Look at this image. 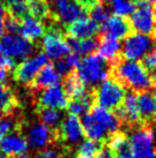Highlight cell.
Listing matches in <instances>:
<instances>
[{
  "label": "cell",
  "instance_id": "1",
  "mask_svg": "<svg viewBox=\"0 0 156 158\" xmlns=\"http://www.w3.org/2000/svg\"><path fill=\"white\" fill-rule=\"evenodd\" d=\"M110 76L135 92L148 91L155 87L153 75L141 62L127 60L123 57L110 65Z\"/></svg>",
  "mask_w": 156,
  "mask_h": 158
},
{
  "label": "cell",
  "instance_id": "2",
  "mask_svg": "<svg viewBox=\"0 0 156 158\" xmlns=\"http://www.w3.org/2000/svg\"><path fill=\"white\" fill-rule=\"evenodd\" d=\"M127 139L130 144V158H156L155 136L150 127H132Z\"/></svg>",
  "mask_w": 156,
  "mask_h": 158
},
{
  "label": "cell",
  "instance_id": "3",
  "mask_svg": "<svg viewBox=\"0 0 156 158\" xmlns=\"http://www.w3.org/2000/svg\"><path fill=\"white\" fill-rule=\"evenodd\" d=\"M76 73L86 85H96L108 79L110 65L99 54H88L79 62Z\"/></svg>",
  "mask_w": 156,
  "mask_h": 158
},
{
  "label": "cell",
  "instance_id": "4",
  "mask_svg": "<svg viewBox=\"0 0 156 158\" xmlns=\"http://www.w3.org/2000/svg\"><path fill=\"white\" fill-rule=\"evenodd\" d=\"M156 48V37L140 32L129 34L122 45V57L127 60L139 61Z\"/></svg>",
  "mask_w": 156,
  "mask_h": 158
},
{
  "label": "cell",
  "instance_id": "5",
  "mask_svg": "<svg viewBox=\"0 0 156 158\" xmlns=\"http://www.w3.org/2000/svg\"><path fill=\"white\" fill-rule=\"evenodd\" d=\"M125 94V88L117 80L110 76L94 89V99L101 107L115 111L122 105Z\"/></svg>",
  "mask_w": 156,
  "mask_h": 158
},
{
  "label": "cell",
  "instance_id": "6",
  "mask_svg": "<svg viewBox=\"0 0 156 158\" xmlns=\"http://www.w3.org/2000/svg\"><path fill=\"white\" fill-rule=\"evenodd\" d=\"M41 48L47 58L55 61L63 59L70 53V48L64 32L61 30V28L55 27L54 24L49 27L48 31L43 36Z\"/></svg>",
  "mask_w": 156,
  "mask_h": 158
},
{
  "label": "cell",
  "instance_id": "7",
  "mask_svg": "<svg viewBox=\"0 0 156 158\" xmlns=\"http://www.w3.org/2000/svg\"><path fill=\"white\" fill-rule=\"evenodd\" d=\"M130 16L131 28L137 32L145 35H152L155 32L156 8L148 1H138V5Z\"/></svg>",
  "mask_w": 156,
  "mask_h": 158
},
{
  "label": "cell",
  "instance_id": "8",
  "mask_svg": "<svg viewBox=\"0 0 156 158\" xmlns=\"http://www.w3.org/2000/svg\"><path fill=\"white\" fill-rule=\"evenodd\" d=\"M84 135L85 133L79 118L77 115L69 114L57 131V141L62 142L64 148L70 149L80 143L84 139Z\"/></svg>",
  "mask_w": 156,
  "mask_h": 158
},
{
  "label": "cell",
  "instance_id": "9",
  "mask_svg": "<svg viewBox=\"0 0 156 158\" xmlns=\"http://www.w3.org/2000/svg\"><path fill=\"white\" fill-rule=\"evenodd\" d=\"M1 45L5 56L13 59L15 62L16 60L26 59L36 48L35 43L23 38L22 36L10 35V34H7L2 37Z\"/></svg>",
  "mask_w": 156,
  "mask_h": 158
},
{
  "label": "cell",
  "instance_id": "10",
  "mask_svg": "<svg viewBox=\"0 0 156 158\" xmlns=\"http://www.w3.org/2000/svg\"><path fill=\"white\" fill-rule=\"evenodd\" d=\"M48 64V58L44 52H39L30 58H26L15 67L14 80L22 84H29L38 74V72Z\"/></svg>",
  "mask_w": 156,
  "mask_h": 158
},
{
  "label": "cell",
  "instance_id": "11",
  "mask_svg": "<svg viewBox=\"0 0 156 158\" xmlns=\"http://www.w3.org/2000/svg\"><path fill=\"white\" fill-rule=\"evenodd\" d=\"M55 13L53 18L62 26H69L70 23L84 16H87V10L76 0H53Z\"/></svg>",
  "mask_w": 156,
  "mask_h": 158
},
{
  "label": "cell",
  "instance_id": "12",
  "mask_svg": "<svg viewBox=\"0 0 156 158\" xmlns=\"http://www.w3.org/2000/svg\"><path fill=\"white\" fill-rule=\"evenodd\" d=\"M25 140L29 148L32 150H43L53 145L57 141V131H53L46 125L39 123H33L26 132Z\"/></svg>",
  "mask_w": 156,
  "mask_h": 158
},
{
  "label": "cell",
  "instance_id": "13",
  "mask_svg": "<svg viewBox=\"0 0 156 158\" xmlns=\"http://www.w3.org/2000/svg\"><path fill=\"white\" fill-rule=\"evenodd\" d=\"M36 99L37 109H54V110H64L68 107L69 98L65 94L64 89L61 85H53L44 89Z\"/></svg>",
  "mask_w": 156,
  "mask_h": 158
},
{
  "label": "cell",
  "instance_id": "14",
  "mask_svg": "<svg viewBox=\"0 0 156 158\" xmlns=\"http://www.w3.org/2000/svg\"><path fill=\"white\" fill-rule=\"evenodd\" d=\"M122 123H125L127 127H135L139 126L141 121L140 112L138 106V97L135 91L131 90L130 92L125 94L123 103L119 107L114 111Z\"/></svg>",
  "mask_w": 156,
  "mask_h": 158
},
{
  "label": "cell",
  "instance_id": "15",
  "mask_svg": "<svg viewBox=\"0 0 156 158\" xmlns=\"http://www.w3.org/2000/svg\"><path fill=\"white\" fill-rule=\"evenodd\" d=\"M131 24L130 21L126 20V18H122V16H109L108 20L100 27V31H101V36L104 37H109L113 40H124L126 36L130 34L131 31Z\"/></svg>",
  "mask_w": 156,
  "mask_h": 158
},
{
  "label": "cell",
  "instance_id": "16",
  "mask_svg": "<svg viewBox=\"0 0 156 158\" xmlns=\"http://www.w3.org/2000/svg\"><path fill=\"white\" fill-rule=\"evenodd\" d=\"M88 112L93 117V119L108 133L109 135H113L115 133L119 132L122 123L118 119V117L115 114V112L103 109L99 105H93Z\"/></svg>",
  "mask_w": 156,
  "mask_h": 158
},
{
  "label": "cell",
  "instance_id": "17",
  "mask_svg": "<svg viewBox=\"0 0 156 158\" xmlns=\"http://www.w3.org/2000/svg\"><path fill=\"white\" fill-rule=\"evenodd\" d=\"M61 81V75L57 73L53 65H45L35 76V79L29 84V88L32 92L41 91L53 85H57Z\"/></svg>",
  "mask_w": 156,
  "mask_h": 158
},
{
  "label": "cell",
  "instance_id": "18",
  "mask_svg": "<svg viewBox=\"0 0 156 158\" xmlns=\"http://www.w3.org/2000/svg\"><path fill=\"white\" fill-rule=\"evenodd\" d=\"M99 31L100 27L93 20L88 19L87 16L78 19L75 22L67 26V34H68V36L72 37V38H77V40L94 37Z\"/></svg>",
  "mask_w": 156,
  "mask_h": 158
},
{
  "label": "cell",
  "instance_id": "19",
  "mask_svg": "<svg viewBox=\"0 0 156 158\" xmlns=\"http://www.w3.org/2000/svg\"><path fill=\"white\" fill-rule=\"evenodd\" d=\"M0 148L5 155L12 158L24 154L29 149V145H28L24 135L21 132H14L7 134L5 137L1 139Z\"/></svg>",
  "mask_w": 156,
  "mask_h": 158
},
{
  "label": "cell",
  "instance_id": "20",
  "mask_svg": "<svg viewBox=\"0 0 156 158\" xmlns=\"http://www.w3.org/2000/svg\"><path fill=\"white\" fill-rule=\"evenodd\" d=\"M62 88L64 89L67 96L70 99L82 98L91 91V90H88L86 84L84 83L80 80V77L77 75L76 70H72L67 75H64Z\"/></svg>",
  "mask_w": 156,
  "mask_h": 158
},
{
  "label": "cell",
  "instance_id": "21",
  "mask_svg": "<svg viewBox=\"0 0 156 158\" xmlns=\"http://www.w3.org/2000/svg\"><path fill=\"white\" fill-rule=\"evenodd\" d=\"M20 32L23 38L33 43L36 40H40L45 35V26L33 16L26 15L25 18L21 20Z\"/></svg>",
  "mask_w": 156,
  "mask_h": 158
},
{
  "label": "cell",
  "instance_id": "22",
  "mask_svg": "<svg viewBox=\"0 0 156 158\" xmlns=\"http://www.w3.org/2000/svg\"><path fill=\"white\" fill-rule=\"evenodd\" d=\"M122 45L119 44V40H113L109 37L101 36L100 37L99 46H98V52L101 58H103L109 65L117 61L121 56Z\"/></svg>",
  "mask_w": 156,
  "mask_h": 158
},
{
  "label": "cell",
  "instance_id": "23",
  "mask_svg": "<svg viewBox=\"0 0 156 158\" xmlns=\"http://www.w3.org/2000/svg\"><path fill=\"white\" fill-rule=\"evenodd\" d=\"M67 42L70 48V51L78 54V56H88L93 54L94 51L98 50L100 42V37H90V38H84V40H77L67 36Z\"/></svg>",
  "mask_w": 156,
  "mask_h": 158
},
{
  "label": "cell",
  "instance_id": "24",
  "mask_svg": "<svg viewBox=\"0 0 156 158\" xmlns=\"http://www.w3.org/2000/svg\"><path fill=\"white\" fill-rule=\"evenodd\" d=\"M138 97V106L141 120L152 121L156 117L155 98L149 91H141L137 94Z\"/></svg>",
  "mask_w": 156,
  "mask_h": 158
},
{
  "label": "cell",
  "instance_id": "25",
  "mask_svg": "<svg viewBox=\"0 0 156 158\" xmlns=\"http://www.w3.org/2000/svg\"><path fill=\"white\" fill-rule=\"evenodd\" d=\"M106 145L109 148L114 156H123L130 158V144L127 135L122 132H117L110 136Z\"/></svg>",
  "mask_w": 156,
  "mask_h": 158
},
{
  "label": "cell",
  "instance_id": "26",
  "mask_svg": "<svg viewBox=\"0 0 156 158\" xmlns=\"http://www.w3.org/2000/svg\"><path fill=\"white\" fill-rule=\"evenodd\" d=\"M18 110V101L7 83L0 82V115L13 113Z\"/></svg>",
  "mask_w": 156,
  "mask_h": 158
},
{
  "label": "cell",
  "instance_id": "27",
  "mask_svg": "<svg viewBox=\"0 0 156 158\" xmlns=\"http://www.w3.org/2000/svg\"><path fill=\"white\" fill-rule=\"evenodd\" d=\"M26 2H28L29 13L31 14V16L39 20L44 26H45V22L49 19L54 20L52 10L46 0H26Z\"/></svg>",
  "mask_w": 156,
  "mask_h": 158
},
{
  "label": "cell",
  "instance_id": "28",
  "mask_svg": "<svg viewBox=\"0 0 156 158\" xmlns=\"http://www.w3.org/2000/svg\"><path fill=\"white\" fill-rule=\"evenodd\" d=\"M37 114L40 123L46 125L53 131H57L63 121V113L54 109H37Z\"/></svg>",
  "mask_w": 156,
  "mask_h": 158
},
{
  "label": "cell",
  "instance_id": "29",
  "mask_svg": "<svg viewBox=\"0 0 156 158\" xmlns=\"http://www.w3.org/2000/svg\"><path fill=\"white\" fill-rule=\"evenodd\" d=\"M86 10L87 14H90V19L93 20L99 27L102 26L109 18V12L107 6L103 2H100V1H96Z\"/></svg>",
  "mask_w": 156,
  "mask_h": 158
},
{
  "label": "cell",
  "instance_id": "30",
  "mask_svg": "<svg viewBox=\"0 0 156 158\" xmlns=\"http://www.w3.org/2000/svg\"><path fill=\"white\" fill-rule=\"evenodd\" d=\"M102 143L93 140H85L78 145L76 158H96L98 151L101 149Z\"/></svg>",
  "mask_w": 156,
  "mask_h": 158
},
{
  "label": "cell",
  "instance_id": "31",
  "mask_svg": "<svg viewBox=\"0 0 156 158\" xmlns=\"http://www.w3.org/2000/svg\"><path fill=\"white\" fill-rule=\"evenodd\" d=\"M113 12L117 16L126 18L133 13L135 5L131 0H113Z\"/></svg>",
  "mask_w": 156,
  "mask_h": 158
},
{
  "label": "cell",
  "instance_id": "32",
  "mask_svg": "<svg viewBox=\"0 0 156 158\" xmlns=\"http://www.w3.org/2000/svg\"><path fill=\"white\" fill-rule=\"evenodd\" d=\"M7 13L9 15H12L13 18L21 21L23 18L29 15V7H28L26 0H21V1H18V2L10 4L9 7L7 8Z\"/></svg>",
  "mask_w": 156,
  "mask_h": 158
},
{
  "label": "cell",
  "instance_id": "33",
  "mask_svg": "<svg viewBox=\"0 0 156 158\" xmlns=\"http://www.w3.org/2000/svg\"><path fill=\"white\" fill-rule=\"evenodd\" d=\"M16 62L13 59L6 57V56H0V82L5 83V81L8 77V74L10 70L15 69Z\"/></svg>",
  "mask_w": 156,
  "mask_h": 158
},
{
  "label": "cell",
  "instance_id": "34",
  "mask_svg": "<svg viewBox=\"0 0 156 158\" xmlns=\"http://www.w3.org/2000/svg\"><path fill=\"white\" fill-rule=\"evenodd\" d=\"M4 29L10 35H16L20 31V26H21V21L18 19L13 18L12 15H9L8 13H6L4 18Z\"/></svg>",
  "mask_w": 156,
  "mask_h": 158
},
{
  "label": "cell",
  "instance_id": "35",
  "mask_svg": "<svg viewBox=\"0 0 156 158\" xmlns=\"http://www.w3.org/2000/svg\"><path fill=\"white\" fill-rule=\"evenodd\" d=\"M142 65L150 74L156 75V48L142 59Z\"/></svg>",
  "mask_w": 156,
  "mask_h": 158
},
{
  "label": "cell",
  "instance_id": "36",
  "mask_svg": "<svg viewBox=\"0 0 156 158\" xmlns=\"http://www.w3.org/2000/svg\"><path fill=\"white\" fill-rule=\"evenodd\" d=\"M36 158H64V154L57 148H46L40 150Z\"/></svg>",
  "mask_w": 156,
  "mask_h": 158
},
{
  "label": "cell",
  "instance_id": "37",
  "mask_svg": "<svg viewBox=\"0 0 156 158\" xmlns=\"http://www.w3.org/2000/svg\"><path fill=\"white\" fill-rule=\"evenodd\" d=\"M77 2H79V4L82 5L83 7L85 9H87L91 5H93L96 1H98V0H76Z\"/></svg>",
  "mask_w": 156,
  "mask_h": 158
},
{
  "label": "cell",
  "instance_id": "38",
  "mask_svg": "<svg viewBox=\"0 0 156 158\" xmlns=\"http://www.w3.org/2000/svg\"><path fill=\"white\" fill-rule=\"evenodd\" d=\"M4 21L0 19V36H2V34H4Z\"/></svg>",
  "mask_w": 156,
  "mask_h": 158
},
{
  "label": "cell",
  "instance_id": "39",
  "mask_svg": "<svg viewBox=\"0 0 156 158\" xmlns=\"http://www.w3.org/2000/svg\"><path fill=\"white\" fill-rule=\"evenodd\" d=\"M12 158H32L30 155H26V154H22V155H18V156H15V157H12Z\"/></svg>",
  "mask_w": 156,
  "mask_h": 158
},
{
  "label": "cell",
  "instance_id": "40",
  "mask_svg": "<svg viewBox=\"0 0 156 158\" xmlns=\"http://www.w3.org/2000/svg\"><path fill=\"white\" fill-rule=\"evenodd\" d=\"M18 1H21V0H6V2H7L8 5L14 4V2H18Z\"/></svg>",
  "mask_w": 156,
  "mask_h": 158
},
{
  "label": "cell",
  "instance_id": "41",
  "mask_svg": "<svg viewBox=\"0 0 156 158\" xmlns=\"http://www.w3.org/2000/svg\"><path fill=\"white\" fill-rule=\"evenodd\" d=\"M149 4H152V5H155L156 6V0H147Z\"/></svg>",
  "mask_w": 156,
  "mask_h": 158
},
{
  "label": "cell",
  "instance_id": "42",
  "mask_svg": "<svg viewBox=\"0 0 156 158\" xmlns=\"http://www.w3.org/2000/svg\"><path fill=\"white\" fill-rule=\"evenodd\" d=\"M100 2H110V1H113V0H98Z\"/></svg>",
  "mask_w": 156,
  "mask_h": 158
},
{
  "label": "cell",
  "instance_id": "43",
  "mask_svg": "<svg viewBox=\"0 0 156 158\" xmlns=\"http://www.w3.org/2000/svg\"><path fill=\"white\" fill-rule=\"evenodd\" d=\"M154 128H155V129H153V132H154V136L156 137V123H155V126H154ZM155 142H156V139H155Z\"/></svg>",
  "mask_w": 156,
  "mask_h": 158
},
{
  "label": "cell",
  "instance_id": "44",
  "mask_svg": "<svg viewBox=\"0 0 156 158\" xmlns=\"http://www.w3.org/2000/svg\"><path fill=\"white\" fill-rule=\"evenodd\" d=\"M113 158H127V157H123V156H113Z\"/></svg>",
  "mask_w": 156,
  "mask_h": 158
},
{
  "label": "cell",
  "instance_id": "45",
  "mask_svg": "<svg viewBox=\"0 0 156 158\" xmlns=\"http://www.w3.org/2000/svg\"><path fill=\"white\" fill-rule=\"evenodd\" d=\"M2 52V45H1V43H0V53Z\"/></svg>",
  "mask_w": 156,
  "mask_h": 158
},
{
  "label": "cell",
  "instance_id": "46",
  "mask_svg": "<svg viewBox=\"0 0 156 158\" xmlns=\"http://www.w3.org/2000/svg\"><path fill=\"white\" fill-rule=\"evenodd\" d=\"M0 158H8V157H6V156H4V155H0Z\"/></svg>",
  "mask_w": 156,
  "mask_h": 158
},
{
  "label": "cell",
  "instance_id": "47",
  "mask_svg": "<svg viewBox=\"0 0 156 158\" xmlns=\"http://www.w3.org/2000/svg\"><path fill=\"white\" fill-rule=\"evenodd\" d=\"M131 1H137L138 2V1H141V0H131Z\"/></svg>",
  "mask_w": 156,
  "mask_h": 158
},
{
  "label": "cell",
  "instance_id": "48",
  "mask_svg": "<svg viewBox=\"0 0 156 158\" xmlns=\"http://www.w3.org/2000/svg\"><path fill=\"white\" fill-rule=\"evenodd\" d=\"M154 98H155V106H156V95L154 96Z\"/></svg>",
  "mask_w": 156,
  "mask_h": 158
},
{
  "label": "cell",
  "instance_id": "49",
  "mask_svg": "<svg viewBox=\"0 0 156 158\" xmlns=\"http://www.w3.org/2000/svg\"><path fill=\"white\" fill-rule=\"evenodd\" d=\"M1 139H2V136L0 135V142H1Z\"/></svg>",
  "mask_w": 156,
  "mask_h": 158
},
{
  "label": "cell",
  "instance_id": "50",
  "mask_svg": "<svg viewBox=\"0 0 156 158\" xmlns=\"http://www.w3.org/2000/svg\"><path fill=\"white\" fill-rule=\"evenodd\" d=\"M155 32H156V24H155Z\"/></svg>",
  "mask_w": 156,
  "mask_h": 158
},
{
  "label": "cell",
  "instance_id": "51",
  "mask_svg": "<svg viewBox=\"0 0 156 158\" xmlns=\"http://www.w3.org/2000/svg\"><path fill=\"white\" fill-rule=\"evenodd\" d=\"M0 4H1V2H0Z\"/></svg>",
  "mask_w": 156,
  "mask_h": 158
}]
</instances>
